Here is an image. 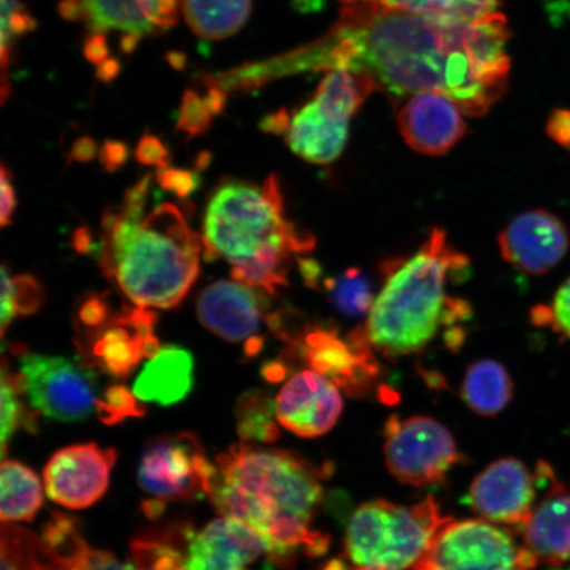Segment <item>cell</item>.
<instances>
[{
    "instance_id": "36",
    "label": "cell",
    "mask_w": 570,
    "mask_h": 570,
    "mask_svg": "<svg viewBox=\"0 0 570 570\" xmlns=\"http://www.w3.org/2000/svg\"><path fill=\"white\" fill-rule=\"evenodd\" d=\"M539 325H551L554 332L570 341V277L561 285L550 306H539L533 312Z\"/></svg>"
},
{
    "instance_id": "4",
    "label": "cell",
    "mask_w": 570,
    "mask_h": 570,
    "mask_svg": "<svg viewBox=\"0 0 570 570\" xmlns=\"http://www.w3.org/2000/svg\"><path fill=\"white\" fill-rule=\"evenodd\" d=\"M102 227L104 273L135 305L173 309L184 301L197 281L205 240L177 206L161 204L145 220L106 212Z\"/></svg>"
},
{
    "instance_id": "46",
    "label": "cell",
    "mask_w": 570,
    "mask_h": 570,
    "mask_svg": "<svg viewBox=\"0 0 570 570\" xmlns=\"http://www.w3.org/2000/svg\"><path fill=\"white\" fill-rule=\"evenodd\" d=\"M0 306H2V312H0V330H2V337H4L7 327L11 324L12 317H16L12 305V279L6 263L2 266V303H0Z\"/></svg>"
},
{
    "instance_id": "51",
    "label": "cell",
    "mask_w": 570,
    "mask_h": 570,
    "mask_svg": "<svg viewBox=\"0 0 570 570\" xmlns=\"http://www.w3.org/2000/svg\"><path fill=\"white\" fill-rule=\"evenodd\" d=\"M262 374L271 383L281 382L287 376V367L283 362H268L263 366Z\"/></svg>"
},
{
    "instance_id": "31",
    "label": "cell",
    "mask_w": 570,
    "mask_h": 570,
    "mask_svg": "<svg viewBox=\"0 0 570 570\" xmlns=\"http://www.w3.org/2000/svg\"><path fill=\"white\" fill-rule=\"evenodd\" d=\"M26 394L24 380L21 373L10 372L9 365L3 356L2 361V458L7 453V445L20 428H24L30 433L36 432V413L38 411H30L27 405L21 401V395Z\"/></svg>"
},
{
    "instance_id": "49",
    "label": "cell",
    "mask_w": 570,
    "mask_h": 570,
    "mask_svg": "<svg viewBox=\"0 0 570 570\" xmlns=\"http://www.w3.org/2000/svg\"><path fill=\"white\" fill-rule=\"evenodd\" d=\"M71 247L75 248L77 254L87 255L95 249V238L92 233L87 226L78 227L71 237Z\"/></svg>"
},
{
    "instance_id": "52",
    "label": "cell",
    "mask_w": 570,
    "mask_h": 570,
    "mask_svg": "<svg viewBox=\"0 0 570 570\" xmlns=\"http://www.w3.org/2000/svg\"><path fill=\"white\" fill-rule=\"evenodd\" d=\"M263 346H265V340L261 336H253L246 340L245 342V355L246 358H254V356L258 355L262 352Z\"/></svg>"
},
{
    "instance_id": "48",
    "label": "cell",
    "mask_w": 570,
    "mask_h": 570,
    "mask_svg": "<svg viewBox=\"0 0 570 570\" xmlns=\"http://www.w3.org/2000/svg\"><path fill=\"white\" fill-rule=\"evenodd\" d=\"M289 126V116L285 110H279L273 116L266 117L261 124L262 130L275 135H285Z\"/></svg>"
},
{
    "instance_id": "26",
    "label": "cell",
    "mask_w": 570,
    "mask_h": 570,
    "mask_svg": "<svg viewBox=\"0 0 570 570\" xmlns=\"http://www.w3.org/2000/svg\"><path fill=\"white\" fill-rule=\"evenodd\" d=\"M253 0H183L185 20L204 39L223 40L237 33L252 13Z\"/></svg>"
},
{
    "instance_id": "10",
    "label": "cell",
    "mask_w": 570,
    "mask_h": 570,
    "mask_svg": "<svg viewBox=\"0 0 570 570\" xmlns=\"http://www.w3.org/2000/svg\"><path fill=\"white\" fill-rule=\"evenodd\" d=\"M11 347L19 356L26 395L36 411L61 423L83 422L97 413L102 396L87 363L33 354L21 345Z\"/></svg>"
},
{
    "instance_id": "27",
    "label": "cell",
    "mask_w": 570,
    "mask_h": 570,
    "mask_svg": "<svg viewBox=\"0 0 570 570\" xmlns=\"http://www.w3.org/2000/svg\"><path fill=\"white\" fill-rule=\"evenodd\" d=\"M0 489V518L3 523L31 522L45 501L39 476L18 461L2 462Z\"/></svg>"
},
{
    "instance_id": "22",
    "label": "cell",
    "mask_w": 570,
    "mask_h": 570,
    "mask_svg": "<svg viewBox=\"0 0 570 570\" xmlns=\"http://www.w3.org/2000/svg\"><path fill=\"white\" fill-rule=\"evenodd\" d=\"M266 298L233 282L208 285L198 297L197 313L202 324L217 336L239 342L256 336Z\"/></svg>"
},
{
    "instance_id": "16",
    "label": "cell",
    "mask_w": 570,
    "mask_h": 570,
    "mask_svg": "<svg viewBox=\"0 0 570 570\" xmlns=\"http://www.w3.org/2000/svg\"><path fill=\"white\" fill-rule=\"evenodd\" d=\"M275 405L277 423L304 439L331 432L344 410L341 389L315 370L292 375L277 394Z\"/></svg>"
},
{
    "instance_id": "9",
    "label": "cell",
    "mask_w": 570,
    "mask_h": 570,
    "mask_svg": "<svg viewBox=\"0 0 570 570\" xmlns=\"http://www.w3.org/2000/svg\"><path fill=\"white\" fill-rule=\"evenodd\" d=\"M538 564L529 548L495 523L449 519L413 570H532Z\"/></svg>"
},
{
    "instance_id": "6",
    "label": "cell",
    "mask_w": 570,
    "mask_h": 570,
    "mask_svg": "<svg viewBox=\"0 0 570 570\" xmlns=\"http://www.w3.org/2000/svg\"><path fill=\"white\" fill-rule=\"evenodd\" d=\"M449 519L432 497L411 505L363 503L347 524L345 558L362 570L413 569Z\"/></svg>"
},
{
    "instance_id": "50",
    "label": "cell",
    "mask_w": 570,
    "mask_h": 570,
    "mask_svg": "<svg viewBox=\"0 0 570 570\" xmlns=\"http://www.w3.org/2000/svg\"><path fill=\"white\" fill-rule=\"evenodd\" d=\"M204 101L206 106H208L213 117L219 116L226 105V96L224 95L223 90L218 88H212Z\"/></svg>"
},
{
    "instance_id": "21",
    "label": "cell",
    "mask_w": 570,
    "mask_h": 570,
    "mask_svg": "<svg viewBox=\"0 0 570 570\" xmlns=\"http://www.w3.org/2000/svg\"><path fill=\"white\" fill-rule=\"evenodd\" d=\"M158 315L142 306H127L114 316L102 330L90 334V367L96 366L116 380L122 381L145 358V341L154 333Z\"/></svg>"
},
{
    "instance_id": "40",
    "label": "cell",
    "mask_w": 570,
    "mask_h": 570,
    "mask_svg": "<svg viewBox=\"0 0 570 570\" xmlns=\"http://www.w3.org/2000/svg\"><path fill=\"white\" fill-rule=\"evenodd\" d=\"M158 183L177 197L188 198L199 188V176L188 169L159 168Z\"/></svg>"
},
{
    "instance_id": "42",
    "label": "cell",
    "mask_w": 570,
    "mask_h": 570,
    "mask_svg": "<svg viewBox=\"0 0 570 570\" xmlns=\"http://www.w3.org/2000/svg\"><path fill=\"white\" fill-rule=\"evenodd\" d=\"M151 175H146L134 185L130 189H127L124 198L122 210L127 217L132 219L141 220L142 213H145L149 185H151Z\"/></svg>"
},
{
    "instance_id": "18",
    "label": "cell",
    "mask_w": 570,
    "mask_h": 570,
    "mask_svg": "<svg viewBox=\"0 0 570 570\" xmlns=\"http://www.w3.org/2000/svg\"><path fill=\"white\" fill-rule=\"evenodd\" d=\"M537 476L543 495L520 527L523 544L539 564L560 567L570 559V490L556 480L548 463H539Z\"/></svg>"
},
{
    "instance_id": "13",
    "label": "cell",
    "mask_w": 570,
    "mask_h": 570,
    "mask_svg": "<svg viewBox=\"0 0 570 570\" xmlns=\"http://www.w3.org/2000/svg\"><path fill=\"white\" fill-rule=\"evenodd\" d=\"M116 462L112 448L96 443L62 448L45 469L47 494L62 508L88 509L105 495Z\"/></svg>"
},
{
    "instance_id": "33",
    "label": "cell",
    "mask_w": 570,
    "mask_h": 570,
    "mask_svg": "<svg viewBox=\"0 0 570 570\" xmlns=\"http://www.w3.org/2000/svg\"><path fill=\"white\" fill-rule=\"evenodd\" d=\"M131 554L132 562H126L125 570H189L184 553L164 539H135Z\"/></svg>"
},
{
    "instance_id": "7",
    "label": "cell",
    "mask_w": 570,
    "mask_h": 570,
    "mask_svg": "<svg viewBox=\"0 0 570 570\" xmlns=\"http://www.w3.org/2000/svg\"><path fill=\"white\" fill-rule=\"evenodd\" d=\"M183 0H61L59 10L89 32L85 56L98 67V77L111 81L119 71L110 59L109 38L116 36L120 53H132L139 41L166 32L177 21Z\"/></svg>"
},
{
    "instance_id": "1",
    "label": "cell",
    "mask_w": 570,
    "mask_h": 570,
    "mask_svg": "<svg viewBox=\"0 0 570 570\" xmlns=\"http://www.w3.org/2000/svg\"><path fill=\"white\" fill-rule=\"evenodd\" d=\"M510 32L501 12L452 23L375 3H345L323 38L277 57L259 77L351 70L395 98L440 92L481 117L508 89Z\"/></svg>"
},
{
    "instance_id": "44",
    "label": "cell",
    "mask_w": 570,
    "mask_h": 570,
    "mask_svg": "<svg viewBox=\"0 0 570 570\" xmlns=\"http://www.w3.org/2000/svg\"><path fill=\"white\" fill-rule=\"evenodd\" d=\"M128 160V147L120 140L107 139L99 151V163L106 173H117Z\"/></svg>"
},
{
    "instance_id": "35",
    "label": "cell",
    "mask_w": 570,
    "mask_h": 570,
    "mask_svg": "<svg viewBox=\"0 0 570 570\" xmlns=\"http://www.w3.org/2000/svg\"><path fill=\"white\" fill-rule=\"evenodd\" d=\"M146 409L134 392L116 384L104 392L98 404L97 416L106 425L124 423L130 417H141Z\"/></svg>"
},
{
    "instance_id": "55",
    "label": "cell",
    "mask_w": 570,
    "mask_h": 570,
    "mask_svg": "<svg viewBox=\"0 0 570 570\" xmlns=\"http://www.w3.org/2000/svg\"><path fill=\"white\" fill-rule=\"evenodd\" d=\"M321 570H362L358 568H354L353 566H347L345 561L342 560H332L327 562Z\"/></svg>"
},
{
    "instance_id": "25",
    "label": "cell",
    "mask_w": 570,
    "mask_h": 570,
    "mask_svg": "<svg viewBox=\"0 0 570 570\" xmlns=\"http://www.w3.org/2000/svg\"><path fill=\"white\" fill-rule=\"evenodd\" d=\"M514 394V384L502 365L493 360L472 363L461 386L462 401L482 416H495L508 407Z\"/></svg>"
},
{
    "instance_id": "30",
    "label": "cell",
    "mask_w": 570,
    "mask_h": 570,
    "mask_svg": "<svg viewBox=\"0 0 570 570\" xmlns=\"http://www.w3.org/2000/svg\"><path fill=\"white\" fill-rule=\"evenodd\" d=\"M2 570H60L42 540L17 525L2 527Z\"/></svg>"
},
{
    "instance_id": "20",
    "label": "cell",
    "mask_w": 570,
    "mask_h": 570,
    "mask_svg": "<svg viewBox=\"0 0 570 570\" xmlns=\"http://www.w3.org/2000/svg\"><path fill=\"white\" fill-rule=\"evenodd\" d=\"M397 126L412 149L430 156L451 151L466 134L460 107L433 91L411 97L399 111Z\"/></svg>"
},
{
    "instance_id": "12",
    "label": "cell",
    "mask_w": 570,
    "mask_h": 570,
    "mask_svg": "<svg viewBox=\"0 0 570 570\" xmlns=\"http://www.w3.org/2000/svg\"><path fill=\"white\" fill-rule=\"evenodd\" d=\"M214 472L202 441L181 432L149 441L139 460L138 482L159 501L195 502L209 497Z\"/></svg>"
},
{
    "instance_id": "54",
    "label": "cell",
    "mask_w": 570,
    "mask_h": 570,
    "mask_svg": "<svg viewBox=\"0 0 570 570\" xmlns=\"http://www.w3.org/2000/svg\"><path fill=\"white\" fill-rule=\"evenodd\" d=\"M212 154L209 151L199 153L196 159V169L205 170L210 167Z\"/></svg>"
},
{
    "instance_id": "41",
    "label": "cell",
    "mask_w": 570,
    "mask_h": 570,
    "mask_svg": "<svg viewBox=\"0 0 570 570\" xmlns=\"http://www.w3.org/2000/svg\"><path fill=\"white\" fill-rule=\"evenodd\" d=\"M135 159L142 166L169 167L170 156L166 145L155 135H145L135 149Z\"/></svg>"
},
{
    "instance_id": "14",
    "label": "cell",
    "mask_w": 570,
    "mask_h": 570,
    "mask_svg": "<svg viewBox=\"0 0 570 570\" xmlns=\"http://www.w3.org/2000/svg\"><path fill=\"white\" fill-rule=\"evenodd\" d=\"M315 372L330 377L346 394L361 395L380 375L375 352L362 327L347 340L336 331L315 327L294 342Z\"/></svg>"
},
{
    "instance_id": "45",
    "label": "cell",
    "mask_w": 570,
    "mask_h": 570,
    "mask_svg": "<svg viewBox=\"0 0 570 570\" xmlns=\"http://www.w3.org/2000/svg\"><path fill=\"white\" fill-rule=\"evenodd\" d=\"M547 134L560 147L570 151V110H553L548 118Z\"/></svg>"
},
{
    "instance_id": "17",
    "label": "cell",
    "mask_w": 570,
    "mask_h": 570,
    "mask_svg": "<svg viewBox=\"0 0 570 570\" xmlns=\"http://www.w3.org/2000/svg\"><path fill=\"white\" fill-rule=\"evenodd\" d=\"M503 259L520 273L544 275L564 259L569 234L561 219L546 210L520 214L498 237Z\"/></svg>"
},
{
    "instance_id": "19",
    "label": "cell",
    "mask_w": 570,
    "mask_h": 570,
    "mask_svg": "<svg viewBox=\"0 0 570 570\" xmlns=\"http://www.w3.org/2000/svg\"><path fill=\"white\" fill-rule=\"evenodd\" d=\"M185 566L189 570H247L269 554L267 540L234 518L213 520L198 533L190 532Z\"/></svg>"
},
{
    "instance_id": "5",
    "label": "cell",
    "mask_w": 570,
    "mask_h": 570,
    "mask_svg": "<svg viewBox=\"0 0 570 570\" xmlns=\"http://www.w3.org/2000/svg\"><path fill=\"white\" fill-rule=\"evenodd\" d=\"M469 266L449 245L446 233L433 229L425 244L389 276L370 309L363 333L386 358L422 352L444 324L466 317L465 302L449 301V276Z\"/></svg>"
},
{
    "instance_id": "3",
    "label": "cell",
    "mask_w": 570,
    "mask_h": 570,
    "mask_svg": "<svg viewBox=\"0 0 570 570\" xmlns=\"http://www.w3.org/2000/svg\"><path fill=\"white\" fill-rule=\"evenodd\" d=\"M204 258L225 256L233 279L274 296L287 285L292 255L311 252L315 238L285 218L279 177L262 187L226 181L214 191L204 223Z\"/></svg>"
},
{
    "instance_id": "39",
    "label": "cell",
    "mask_w": 570,
    "mask_h": 570,
    "mask_svg": "<svg viewBox=\"0 0 570 570\" xmlns=\"http://www.w3.org/2000/svg\"><path fill=\"white\" fill-rule=\"evenodd\" d=\"M77 317L85 330L89 331V336L102 330L112 318L107 297L98 294L85 296L80 308H78Z\"/></svg>"
},
{
    "instance_id": "11",
    "label": "cell",
    "mask_w": 570,
    "mask_h": 570,
    "mask_svg": "<svg viewBox=\"0 0 570 570\" xmlns=\"http://www.w3.org/2000/svg\"><path fill=\"white\" fill-rule=\"evenodd\" d=\"M384 459L399 482L422 488L443 482L461 460L452 433L426 416H391L384 426Z\"/></svg>"
},
{
    "instance_id": "15",
    "label": "cell",
    "mask_w": 570,
    "mask_h": 570,
    "mask_svg": "<svg viewBox=\"0 0 570 570\" xmlns=\"http://www.w3.org/2000/svg\"><path fill=\"white\" fill-rule=\"evenodd\" d=\"M537 472L517 459L498 460L475 476L468 503L491 523L522 527L537 502Z\"/></svg>"
},
{
    "instance_id": "34",
    "label": "cell",
    "mask_w": 570,
    "mask_h": 570,
    "mask_svg": "<svg viewBox=\"0 0 570 570\" xmlns=\"http://www.w3.org/2000/svg\"><path fill=\"white\" fill-rule=\"evenodd\" d=\"M35 21L19 0H2V105L10 96V83L7 78V68L11 60V47L19 36L31 32Z\"/></svg>"
},
{
    "instance_id": "8",
    "label": "cell",
    "mask_w": 570,
    "mask_h": 570,
    "mask_svg": "<svg viewBox=\"0 0 570 570\" xmlns=\"http://www.w3.org/2000/svg\"><path fill=\"white\" fill-rule=\"evenodd\" d=\"M375 90L373 78L365 73L327 71L311 101L289 117L285 138L292 151L315 164L336 160L346 146L352 118Z\"/></svg>"
},
{
    "instance_id": "32",
    "label": "cell",
    "mask_w": 570,
    "mask_h": 570,
    "mask_svg": "<svg viewBox=\"0 0 570 570\" xmlns=\"http://www.w3.org/2000/svg\"><path fill=\"white\" fill-rule=\"evenodd\" d=\"M325 285L331 292L334 305L345 315H363L372 309L375 302L373 301L372 285L360 269H348L337 279L326 281Z\"/></svg>"
},
{
    "instance_id": "23",
    "label": "cell",
    "mask_w": 570,
    "mask_h": 570,
    "mask_svg": "<svg viewBox=\"0 0 570 570\" xmlns=\"http://www.w3.org/2000/svg\"><path fill=\"white\" fill-rule=\"evenodd\" d=\"M194 387V356L178 346L163 347L146 363L134 383L132 392L140 402L168 407L183 401Z\"/></svg>"
},
{
    "instance_id": "24",
    "label": "cell",
    "mask_w": 570,
    "mask_h": 570,
    "mask_svg": "<svg viewBox=\"0 0 570 570\" xmlns=\"http://www.w3.org/2000/svg\"><path fill=\"white\" fill-rule=\"evenodd\" d=\"M41 540L55 558L78 570H125V564L116 556L88 544L75 519L57 512L45 527Z\"/></svg>"
},
{
    "instance_id": "53",
    "label": "cell",
    "mask_w": 570,
    "mask_h": 570,
    "mask_svg": "<svg viewBox=\"0 0 570 570\" xmlns=\"http://www.w3.org/2000/svg\"><path fill=\"white\" fill-rule=\"evenodd\" d=\"M142 511L146 512V515L148 518H159L161 515V512L164 511V503L163 501H159V499H148L145 503L141 505Z\"/></svg>"
},
{
    "instance_id": "47",
    "label": "cell",
    "mask_w": 570,
    "mask_h": 570,
    "mask_svg": "<svg viewBox=\"0 0 570 570\" xmlns=\"http://www.w3.org/2000/svg\"><path fill=\"white\" fill-rule=\"evenodd\" d=\"M97 142L89 137H82L75 141L69 160L77 163H90L97 155Z\"/></svg>"
},
{
    "instance_id": "38",
    "label": "cell",
    "mask_w": 570,
    "mask_h": 570,
    "mask_svg": "<svg viewBox=\"0 0 570 570\" xmlns=\"http://www.w3.org/2000/svg\"><path fill=\"white\" fill-rule=\"evenodd\" d=\"M212 117L213 114L204 99L199 98L195 91H187L183 99L177 128L190 137H198L209 130Z\"/></svg>"
},
{
    "instance_id": "37",
    "label": "cell",
    "mask_w": 570,
    "mask_h": 570,
    "mask_svg": "<svg viewBox=\"0 0 570 570\" xmlns=\"http://www.w3.org/2000/svg\"><path fill=\"white\" fill-rule=\"evenodd\" d=\"M45 303V289L32 275H19L12 279V305L16 317H30Z\"/></svg>"
},
{
    "instance_id": "29",
    "label": "cell",
    "mask_w": 570,
    "mask_h": 570,
    "mask_svg": "<svg viewBox=\"0 0 570 570\" xmlns=\"http://www.w3.org/2000/svg\"><path fill=\"white\" fill-rule=\"evenodd\" d=\"M276 405L265 391H246L235 405L237 431L245 443L273 444L279 440L275 423Z\"/></svg>"
},
{
    "instance_id": "2",
    "label": "cell",
    "mask_w": 570,
    "mask_h": 570,
    "mask_svg": "<svg viewBox=\"0 0 570 570\" xmlns=\"http://www.w3.org/2000/svg\"><path fill=\"white\" fill-rule=\"evenodd\" d=\"M209 490L220 515L240 520L269 546L276 567L294 564L298 553L320 558L330 538L312 529L324 498L326 468L296 453L242 443L220 453Z\"/></svg>"
},
{
    "instance_id": "43",
    "label": "cell",
    "mask_w": 570,
    "mask_h": 570,
    "mask_svg": "<svg viewBox=\"0 0 570 570\" xmlns=\"http://www.w3.org/2000/svg\"><path fill=\"white\" fill-rule=\"evenodd\" d=\"M12 175L4 164L0 169V226L7 227L11 225L13 213L17 209L16 189L11 181Z\"/></svg>"
},
{
    "instance_id": "28",
    "label": "cell",
    "mask_w": 570,
    "mask_h": 570,
    "mask_svg": "<svg viewBox=\"0 0 570 570\" xmlns=\"http://www.w3.org/2000/svg\"><path fill=\"white\" fill-rule=\"evenodd\" d=\"M344 3H375L428 18L466 23L497 12L498 0H341Z\"/></svg>"
}]
</instances>
